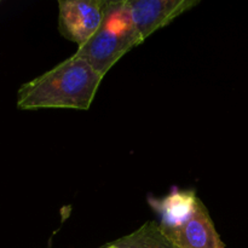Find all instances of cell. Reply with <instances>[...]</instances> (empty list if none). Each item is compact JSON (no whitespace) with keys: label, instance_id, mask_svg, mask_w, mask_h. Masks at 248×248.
Returning a JSON list of instances; mask_svg holds the SVG:
<instances>
[{"label":"cell","instance_id":"1","mask_svg":"<svg viewBox=\"0 0 248 248\" xmlns=\"http://www.w3.org/2000/svg\"><path fill=\"white\" fill-rule=\"evenodd\" d=\"M103 78L87 61L73 55L22 85L17 91V108L87 110Z\"/></svg>","mask_w":248,"mask_h":248},{"label":"cell","instance_id":"2","mask_svg":"<svg viewBox=\"0 0 248 248\" xmlns=\"http://www.w3.org/2000/svg\"><path fill=\"white\" fill-rule=\"evenodd\" d=\"M140 44L128 0H107L101 27L85 45L78 47L74 56L87 61L106 77L120 58Z\"/></svg>","mask_w":248,"mask_h":248},{"label":"cell","instance_id":"3","mask_svg":"<svg viewBox=\"0 0 248 248\" xmlns=\"http://www.w3.org/2000/svg\"><path fill=\"white\" fill-rule=\"evenodd\" d=\"M107 0H58V31L78 47L87 43L103 22Z\"/></svg>","mask_w":248,"mask_h":248},{"label":"cell","instance_id":"4","mask_svg":"<svg viewBox=\"0 0 248 248\" xmlns=\"http://www.w3.org/2000/svg\"><path fill=\"white\" fill-rule=\"evenodd\" d=\"M165 236L177 248H225L205 203L199 199L195 210L174 224H159Z\"/></svg>","mask_w":248,"mask_h":248},{"label":"cell","instance_id":"5","mask_svg":"<svg viewBox=\"0 0 248 248\" xmlns=\"http://www.w3.org/2000/svg\"><path fill=\"white\" fill-rule=\"evenodd\" d=\"M199 4L200 0H128L132 22L142 43Z\"/></svg>","mask_w":248,"mask_h":248},{"label":"cell","instance_id":"6","mask_svg":"<svg viewBox=\"0 0 248 248\" xmlns=\"http://www.w3.org/2000/svg\"><path fill=\"white\" fill-rule=\"evenodd\" d=\"M108 245L115 248H177L165 236L160 225L155 222L144 223L136 232Z\"/></svg>","mask_w":248,"mask_h":248},{"label":"cell","instance_id":"7","mask_svg":"<svg viewBox=\"0 0 248 248\" xmlns=\"http://www.w3.org/2000/svg\"><path fill=\"white\" fill-rule=\"evenodd\" d=\"M199 198L194 191L172 193L160 203L162 220L160 224H174L186 219L195 210Z\"/></svg>","mask_w":248,"mask_h":248},{"label":"cell","instance_id":"8","mask_svg":"<svg viewBox=\"0 0 248 248\" xmlns=\"http://www.w3.org/2000/svg\"><path fill=\"white\" fill-rule=\"evenodd\" d=\"M104 248H115V247H114V246H111V245H107V246L104 247Z\"/></svg>","mask_w":248,"mask_h":248},{"label":"cell","instance_id":"9","mask_svg":"<svg viewBox=\"0 0 248 248\" xmlns=\"http://www.w3.org/2000/svg\"><path fill=\"white\" fill-rule=\"evenodd\" d=\"M0 4H1V0H0Z\"/></svg>","mask_w":248,"mask_h":248}]
</instances>
